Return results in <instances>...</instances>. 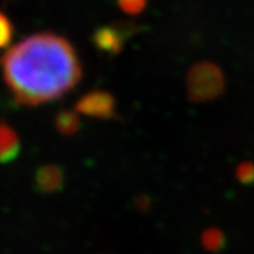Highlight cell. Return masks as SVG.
<instances>
[{
	"instance_id": "cell-1",
	"label": "cell",
	"mask_w": 254,
	"mask_h": 254,
	"mask_svg": "<svg viewBox=\"0 0 254 254\" xmlns=\"http://www.w3.org/2000/svg\"><path fill=\"white\" fill-rule=\"evenodd\" d=\"M0 69L14 99L27 106L63 98L82 78L73 46L54 33H38L11 47L0 58Z\"/></svg>"
},
{
	"instance_id": "cell-2",
	"label": "cell",
	"mask_w": 254,
	"mask_h": 254,
	"mask_svg": "<svg viewBox=\"0 0 254 254\" xmlns=\"http://www.w3.org/2000/svg\"><path fill=\"white\" fill-rule=\"evenodd\" d=\"M223 76L218 66L212 64H199L188 75V89L193 99L213 98L222 91Z\"/></svg>"
},
{
	"instance_id": "cell-3",
	"label": "cell",
	"mask_w": 254,
	"mask_h": 254,
	"mask_svg": "<svg viewBox=\"0 0 254 254\" xmlns=\"http://www.w3.org/2000/svg\"><path fill=\"white\" fill-rule=\"evenodd\" d=\"M76 110L93 118L109 119L115 116V99L108 92H89L79 99Z\"/></svg>"
},
{
	"instance_id": "cell-4",
	"label": "cell",
	"mask_w": 254,
	"mask_h": 254,
	"mask_svg": "<svg viewBox=\"0 0 254 254\" xmlns=\"http://www.w3.org/2000/svg\"><path fill=\"white\" fill-rule=\"evenodd\" d=\"M20 150L17 133L7 125L0 123V161L7 163L14 160Z\"/></svg>"
},
{
	"instance_id": "cell-5",
	"label": "cell",
	"mask_w": 254,
	"mask_h": 254,
	"mask_svg": "<svg viewBox=\"0 0 254 254\" xmlns=\"http://www.w3.org/2000/svg\"><path fill=\"white\" fill-rule=\"evenodd\" d=\"M95 44L106 53L116 54L123 44L122 31L116 27L99 28L95 34Z\"/></svg>"
},
{
	"instance_id": "cell-6",
	"label": "cell",
	"mask_w": 254,
	"mask_h": 254,
	"mask_svg": "<svg viewBox=\"0 0 254 254\" xmlns=\"http://www.w3.org/2000/svg\"><path fill=\"white\" fill-rule=\"evenodd\" d=\"M37 184L40 190L47 192L58 190L63 184V173L55 167H44L37 174Z\"/></svg>"
},
{
	"instance_id": "cell-7",
	"label": "cell",
	"mask_w": 254,
	"mask_h": 254,
	"mask_svg": "<svg viewBox=\"0 0 254 254\" xmlns=\"http://www.w3.org/2000/svg\"><path fill=\"white\" fill-rule=\"evenodd\" d=\"M13 34H14V28L10 18L3 11H0V48L9 46Z\"/></svg>"
},
{
	"instance_id": "cell-8",
	"label": "cell",
	"mask_w": 254,
	"mask_h": 254,
	"mask_svg": "<svg viewBox=\"0 0 254 254\" xmlns=\"http://www.w3.org/2000/svg\"><path fill=\"white\" fill-rule=\"evenodd\" d=\"M119 7L122 11L130 16H136L143 13L147 6V0H118Z\"/></svg>"
},
{
	"instance_id": "cell-9",
	"label": "cell",
	"mask_w": 254,
	"mask_h": 254,
	"mask_svg": "<svg viewBox=\"0 0 254 254\" xmlns=\"http://www.w3.org/2000/svg\"><path fill=\"white\" fill-rule=\"evenodd\" d=\"M78 125H79V122H78L76 116L73 113H68V112L60 115V118L57 120V126L63 133H73L78 128Z\"/></svg>"
}]
</instances>
